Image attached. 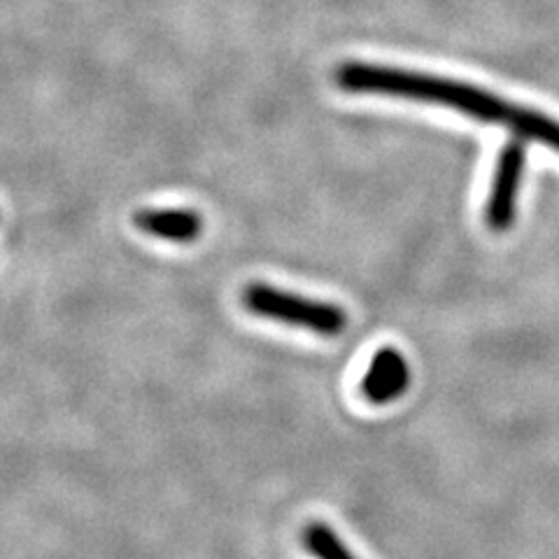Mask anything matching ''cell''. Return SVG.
I'll return each instance as SVG.
<instances>
[{
	"mask_svg": "<svg viewBox=\"0 0 559 559\" xmlns=\"http://www.w3.org/2000/svg\"><path fill=\"white\" fill-rule=\"evenodd\" d=\"M135 226L154 238L191 242L203 231V219L194 210H143L135 215Z\"/></svg>",
	"mask_w": 559,
	"mask_h": 559,
	"instance_id": "obj_5",
	"label": "cell"
},
{
	"mask_svg": "<svg viewBox=\"0 0 559 559\" xmlns=\"http://www.w3.org/2000/svg\"><path fill=\"white\" fill-rule=\"evenodd\" d=\"M506 127H511L518 138L536 140V143H544L546 147L559 154V121L536 110L515 108L513 105L509 119H506Z\"/></svg>",
	"mask_w": 559,
	"mask_h": 559,
	"instance_id": "obj_6",
	"label": "cell"
},
{
	"mask_svg": "<svg viewBox=\"0 0 559 559\" xmlns=\"http://www.w3.org/2000/svg\"><path fill=\"white\" fill-rule=\"evenodd\" d=\"M524 164H527V150H524V143L520 138L509 140L497 156V170L485 207L487 226L497 234L509 231L513 226L518 191L524 178Z\"/></svg>",
	"mask_w": 559,
	"mask_h": 559,
	"instance_id": "obj_3",
	"label": "cell"
},
{
	"mask_svg": "<svg viewBox=\"0 0 559 559\" xmlns=\"http://www.w3.org/2000/svg\"><path fill=\"white\" fill-rule=\"evenodd\" d=\"M304 544L314 559H357L349 552L334 530L322 522H312L304 532Z\"/></svg>",
	"mask_w": 559,
	"mask_h": 559,
	"instance_id": "obj_7",
	"label": "cell"
},
{
	"mask_svg": "<svg viewBox=\"0 0 559 559\" xmlns=\"http://www.w3.org/2000/svg\"><path fill=\"white\" fill-rule=\"evenodd\" d=\"M411 384V369L406 357L396 347H380L361 380V394L376 406L392 404L404 396Z\"/></svg>",
	"mask_w": 559,
	"mask_h": 559,
	"instance_id": "obj_4",
	"label": "cell"
},
{
	"mask_svg": "<svg viewBox=\"0 0 559 559\" xmlns=\"http://www.w3.org/2000/svg\"><path fill=\"white\" fill-rule=\"evenodd\" d=\"M242 304L250 312L273 322L308 329L320 336H338L347 326V314L334 304L310 301L306 296L254 283L242 294Z\"/></svg>",
	"mask_w": 559,
	"mask_h": 559,
	"instance_id": "obj_2",
	"label": "cell"
},
{
	"mask_svg": "<svg viewBox=\"0 0 559 559\" xmlns=\"http://www.w3.org/2000/svg\"><path fill=\"white\" fill-rule=\"evenodd\" d=\"M336 82L345 92L448 105V108L460 110L462 115L485 121V124H506L513 108L511 103L483 92L478 86L371 63H343L336 70Z\"/></svg>",
	"mask_w": 559,
	"mask_h": 559,
	"instance_id": "obj_1",
	"label": "cell"
}]
</instances>
